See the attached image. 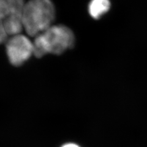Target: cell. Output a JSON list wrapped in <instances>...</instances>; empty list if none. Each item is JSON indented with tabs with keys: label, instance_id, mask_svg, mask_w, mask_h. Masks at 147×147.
Returning a JSON list of instances; mask_svg holds the SVG:
<instances>
[{
	"label": "cell",
	"instance_id": "cell-1",
	"mask_svg": "<svg viewBox=\"0 0 147 147\" xmlns=\"http://www.w3.org/2000/svg\"><path fill=\"white\" fill-rule=\"evenodd\" d=\"M34 55L40 58L47 54L61 55L71 49L75 42L72 30L65 25H52L34 37Z\"/></svg>",
	"mask_w": 147,
	"mask_h": 147
},
{
	"label": "cell",
	"instance_id": "cell-2",
	"mask_svg": "<svg viewBox=\"0 0 147 147\" xmlns=\"http://www.w3.org/2000/svg\"><path fill=\"white\" fill-rule=\"evenodd\" d=\"M56 11L51 0H28L22 12L24 30L36 37L53 25Z\"/></svg>",
	"mask_w": 147,
	"mask_h": 147
},
{
	"label": "cell",
	"instance_id": "cell-3",
	"mask_svg": "<svg viewBox=\"0 0 147 147\" xmlns=\"http://www.w3.org/2000/svg\"><path fill=\"white\" fill-rule=\"evenodd\" d=\"M6 52L11 64L20 66L34 55L33 42L22 34L11 36L6 42Z\"/></svg>",
	"mask_w": 147,
	"mask_h": 147
},
{
	"label": "cell",
	"instance_id": "cell-4",
	"mask_svg": "<svg viewBox=\"0 0 147 147\" xmlns=\"http://www.w3.org/2000/svg\"><path fill=\"white\" fill-rule=\"evenodd\" d=\"M25 0H0V18L3 20L15 15L21 14Z\"/></svg>",
	"mask_w": 147,
	"mask_h": 147
},
{
	"label": "cell",
	"instance_id": "cell-5",
	"mask_svg": "<svg viewBox=\"0 0 147 147\" xmlns=\"http://www.w3.org/2000/svg\"><path fill=\"white\" fill-rule=\"evenodd\" d=\"M3 21L8 36H13L20 34L23 30H24L22 13L9 17Z\"/></svg>",
	"mask_w": 147,
	"mask_h": 147
},
{
	"label": "cell",
	"instance_id": "cell-6",
	"mask_svg": "<svg viewBox=\"0 0 147 147\" xmlns=\"http://www.w3.org/2000/svg\"><path fill=\"white\" fill-rule=\"evenodd\" d=\"M110 6L109 0H91L89 3L88 12L92 17L98 20L109 11Z\"/></svg>",
	"mask_w": 147,
	"mask_h": 147
},
{
	"label": "cell",
	"instance_id": "cell-7",
	"mask_svg": "<svg viewBox=\"0 0 147 147\" xmlns=\"http://www.w3.org/2000/svg\"><path fill=\"white\" fill-rule=\"evenodd\" d=\"M8 35L4 28L3 21L0 18V44L6 42L7 40Z\"/></svg>",
	"mask_w": 147,
	"mask_h": 147
},
{
	"label": "cell",
	"instance_id": "cell-8",
	"mask_svg": "<svg viewBox=\"0 0 147 147\" xmlns=\"http://www.w3.org/2000/svg\"><path fill=\"white\" fill-rule=\"evenodd\" d=\"M61 147H80V146L75 144L69 143V144H66L65 145H64Z\"/></svg>",
	"mask_w": 147,
	"mask_h": 147
}]
</instances>
